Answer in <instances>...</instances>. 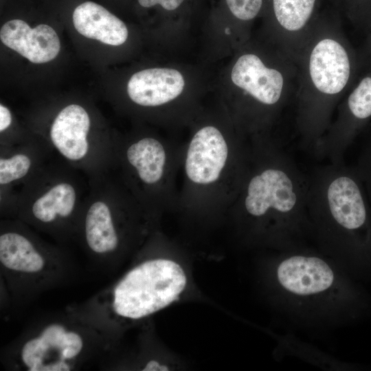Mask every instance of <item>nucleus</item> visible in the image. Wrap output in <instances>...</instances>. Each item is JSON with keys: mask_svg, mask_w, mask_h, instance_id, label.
<instances>
[{"mask_svg": "<svg viewBox=\"0 0 371 371\" xmlns=\"http://www.w3.org/2000/svg\"><path fill=\"white\" fill-rule=\"evenodd\" d=\"M300 51L295 126L300 147L313 153L348 88L352 61L346 42L333 30L311 32Z\"/></svg>", "mask_w": 371, "mask_h": 371, "instance_id": "obj_1", "label": "nucleus"}, {"mask_svg": "<svg viewBox=\"0 0 371 371\" xmlns=\"http://www.w3.org/2000/svg\"><path fill=\"white\" fill-rule=\"evenodd\" d=\"M231 79L275 116L285 111L295 99L299 83V66L293 58L282 67H269L256 54L240 56L234 64Z\"/></svg>", "mask_w": 371, "mask_h": 371, "instance_id": "obj_7", "label": "nucleus"}, {"mask_svg": "<svg viewBox=\"0 0 371 371\" xmlns=\"http://www.w3.org/2000/svg\"><path fill=\"white\" fill-rule=\"evenodd\" d=\"M52 158L39 138L29 137L19 143L0 146L1 205Z\"/></svg>", "mask_w": 371, "mask_h": 371, "instance_id": "obj_9", "label": "nucleus"}, {"mask_svg": "<svg viewBox=\"0 0 371 371\" xmlns=\"http://www.w3.org/2000/svg\"><path fill=\"white\" fill-rule=\"evenodd\" d=\"M186 284V273L177 262L149 260L131 269L118 282L113 306L122 317L143 318L177 301Z\"/></svg>", "mask_w": 371, "mask_h": 371, "instance_id": "obj_6", "label": "nucleus"}, {"mask_svg": "<svg viewBox=\"0 0 371 371\" xmlns=\"http://www.w3.org/2000/svg\"><path fill=\"white\" fill-rule=\"evenodd\" d=\"M0 38L5 46L35 64L54 60L60 49L59 37L52 27L41 23L32 27L19 18L3 24Z\"/></svg>", "mask_w": 371, "mask_h": 371, "instance_id": "obj_10", "label": "nucleus"}, {"mask_svg": "<svg viewBox=\"0 0 371 371\" xmlns=\"http://www.w3.org/2000/svg\"><path fill=\"white\" fill-rule=\"evenodd\" d=\"M308 214L311 236L322 248L341 255L361 243L370 209L365 187L355 168L328 164L309 174Z\"/></svg>", "mask_w": 371, "mask_h": 371, "instance_id": "obj_3", "label": "nucleus"}, {"mask_svg": "<svg viewBox=\"0 0 371 371\" xmlns=\"http://www.w3.org/2000/svg\"><path fill=\"white\" fill-rule=\"evenodd\" d=\"M139 6L151 8L157 5L166 11H174L179 8L185 0H137Z\"/></svg>", "mask_w": 371, "mask_h": 371, "instance_id": "obj_22", "label": "nucleus"}, {"mask_svg": "<svg viewBox=\"0 0 371 371\" xmlns=\"http://www.w3.org/2000/svg\"><path fill=\"white\" fill-rule=\"evenodd\" d=\"M49 348L41 337L31 339L24 345L22 359L29 370L40 371L43 357Z\"/></svg>", "mask_w": 371, "mask_h": 371, "instance_id": "obj_17", "label": "nucleus"}, {"mask_svg": "<svg viewBox=\"0 0 371 371\" xmlns=\"http://www.w3.org/2000/svg\"><path fill=\"white\" fill-rule=\"evenodd\" d=\"M228 146L216 128L207 126L193 136L189 145L186 172L195 183L209 184L216 181L228 157Z\"/></svg>", "mask_w": 371, "mask_h": 371, "instance_id": "obj_11", "label": "nucleus"}, {"mask_svg": "<svg viewBox=\"0 0 371 371\" xmlns=\"http://www.w3.org/2000/svg\"><path fill=\"white\" fill-rule=\"evenodd\" d=\"M184 79L176 69L151 68L135 73L127 84V93L135 104L157 106L179 96L184 87Z\"/></svg>", "mask_w": 371, "mask_h": 371, "instance_id": "obj_12", "label": "nucleus"}, {"mask_svg": "<svg viewBox=\"0 0 371 371\" xmlns=\"http://www.w3.org/2000/svg\"><path fill=\"white\" fill-rule=\"evenodd\" d=\"M249 179L243 199L246 215L264 222L277 245L288 249L311 236L308 214L310 176L286 152L273 145Z\"/></svg>", "mask_w": 371, "mask_h": 371, "instance_id": "obj_2", "label": "nucleus"}, {"mask_svg": "<svg viewBox=\"0 0 371 371\" xmlns=\"http://www.w3.org/2000/svg\"><path fill=\"white\" fill-rule=\"evenodd\" d=\"M315 0H273L275 18L284 38L302 36L314 9Z\"/></svg>", "mask_w": 371, "mask_h": 371, "instance_id": "obj_16", "label": "nucleus"}, {"mask_svg": "<svg viewBox=\"0 0 371 371\" xmlns=\"http://www.w3.org/2000/svg\"><path fill=\"white\" fill-rule=\"evenodd\" d=\"M80 172L55 158L27 180L1 208L50 225L80 213L89 190Z\"/></svg>", "mask_w": 371, "mask_h": 371, "instance_id": "obj_4", "label": "nucleus"}, {"mask_svg": "<svg viewBox=\"0 0 371 371\" xmlns=\"http://www.w3.org/2000/svg\"><path fill=\"white\" fill-rule=\"evenodd\" d=\"M0 260L8 269L26 273L39 271L44 266L43 258L32 242L16 231L1 234Z\"/></svg>", "mask_w": 371, "mask_h": 371, "instance_id": "obj_15", "label": "nucleus"}, {"mask_svg": "<svg viewBox=\"0 0 371 371\" xmlns=\"http://www.w3.org/2000/svg\"><path fill=\"white\" fill-rule=\"evenodd\" d=\"M69 370V366L63 360L47 366L42 365L40 368V371H68Z\"/></svg>", "mask_w": 371, "mask_h": 371, "instance_id": "obj_24", "label": "nucleus"}, {"mask_svg": "<svg viewBox=\"0 0 371 371\" xmlns=\"http://www.w3.org/2000/svg\"><path fill=\"white\" fill-rule=\"evenodd\" d=\"M71 20L75 29L86 38L118 46L128 35L126 24L104 6L89 0L73 6Z\"/></svg>", "mask_w": 371, "mask_h": 371, "instance_id": "obj_13", "label": "nucleus"}, {"mask_svg": "<svg viewBox=\"0 0 371 371\" xmlns=\"http://www.w3.org/2000/svg\"><path fill=\"white\" fill-rule=\"evenodd\" d=\"M169 368L166 365H161L157 361L151 360L147 363L144 368L142 370L144 371H166L168 370Z\"/></svg>", "mask_w": 371, "mask_h": 371, "instance_id": "obj_25", "label": "nucleus"}, {"mask_svg": "<svg viewBox=\"0 0 371 371\" xmlns=\"http://www.w3.org/2000/svg\"><path fill=\"white\" fill-rule=\"evenodd\" d=\"M82 340L74 332H65L58 350L62 360L76 357L82 350Z\"/></svg>", "mask_w": 371, "mask_h": 371, "instance_id": "obj_20", "label": "nucleus"}, {"mask_svg": "<svg viewBox=\"0 0 371 371\" xmlns=\"http://www.w3.org/2000/svg\"><path fill=\"white\" fill-rule=\"evenodd\" d=\"M13 122L12 114L8 107L0 104V133L1 135L10 130Z\"/></svg>", "mask_w": 371, "mask_h": 371, "instance_id": "obj_23", "label": "nucleus"}, {"mask_svg": "<svg viewBox=\"0 0 371 371\" xmlns=\"http://www.w3.org/2000/svg\"><path fill=\"white\" fill-rule=\"evenodd\" d=\"M231 14L241 21H250L260 12L263 0H225Z\"/></svg>", "mask_w": 371, "mask_h": 371, "instance_id": "obj_18", "label": "nucleus"}, {"mask_svg": "<svg viewBox=\"0 0 371 371\" xmlns=\"http://www.w3.org/2000/svg\"><path fill=\"white\" fill-rule=\"evenodd\" d=\"M288 249L276 269L284 295L293 300L316 302L340 293V279L328 262L315 253Z\"/></svg>", "mask_w": 371, "mask_h": 371, "instance_id": "obj_8", "label": "nucleus"}, {"mask_svg": "<svg viewBox=\"0 0 371 371\" xmlns=\"http://www.w3.org/2000/svg\"><path fill=\"white\" fill-rule=\"evenodd\" d=\"M122 157L144 186L156 185L163 177L166 152L161 142L153 137H145L130 144Z\"/></svg>", "mask_w": 371, "mask_h": 371, "instance_id": "obj_14", "label": "nucleus"}, {"mask_svg": "<svg viewBox=\"0 0 371 371\" xmlns=\"http://www.w3.org/2000/svg\"><path fill=\"white\" fill-rule=\"evenodd\" d=\"M371 202V142L366 146L355 168Z\"/></svg>", "mask_w": 371, "mask_h": 371, "instance_id": "obj_19", "label": "nucleus"}, {"mask_svg": "<svg viewBox=\"0 0 371 371\" xmlns=\"http://www.w3.org/2000/svg\"><path fill=\"white\" fill-rule=\"evenodd\" d=\"M42 136L53 158L87 179L109 172L115 164V142L108 134L93 133L91 115L79 104L63 106Z\"/></svg>", "mask_w": 371, "mask_h": 371, "instance_id": "obj_5", "label": "nucleus"}, {"mask_svg": "<svg viewBox=\"0 0 371 371\" xmlns=\"http://www.w3.org/2000/svg\"><path fill=\"white\" fill-rule=\"evenodd\" d=\"M65 332L62 326L52 324L43 330L41 337L50 348L58 349Z\"/></svg>", "mask_w": 371, "mask_h": 371, "instance_id": "obj_21", "label": "nucleus"}]
</instances>
